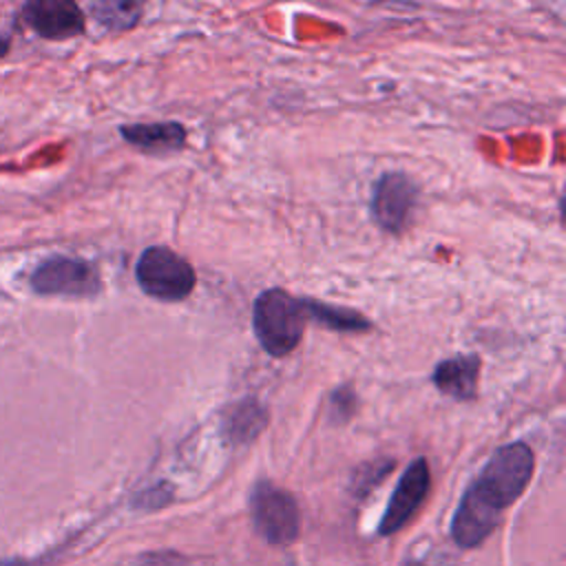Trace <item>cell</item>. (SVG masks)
<instances>
[{
    "label": "cell",
    "instance_id": "1",
    "mask_svg": "<svg viewBox=\"0 0 566 566\" xmlns=\"http://www.w3.org/2000/svg\"><path fill=\"white\" fill-rule=\"evenodd\" d=\"M533 467V451L524 442H509L489 458L455 509L451 535L458 546L473 548L491 535L502 513L528 486Z\"/></svg>",
    "mask_w": 566,
    "mask_h": 566
},
{
    "label": "cell",
    "instance_id": "2",
    "mask_svg": "<svg viewBox=\"0 0 566 566\" xmlns=\"http://www.w3.org/2000/svg\"><path fill=\"white\" fill-rule=\"evenodd\" d=\"M307 312L303 298L281 287L263 290L252 305V329L259 345L274 358L287 356L301 343Z\"/></svg>",
    "mask_w": 566,
    "mask_h": 566
},
{
    "label": "cell",
    "instance_id": "3",
    "mask_svg": "<svg viewBox=\"0 0 566 566\" xmlns=\"http://www.w3.org/2000/svg\"><path fill=\"white\" fill-rule=\"evenodd\" d=\"M135 279L144 294L168 303L188 298L197 283L192 265L166 245H148L139 254Z\"/></svg>",
    "mask_w": 566,
    "mask_h": 566
},
{
    "label": "cell",
    "instance_id": "4",
    "mask_svg": "<svg viewBox=\"0 0 566 566\" xmlns=\"http://www.w3.org/2000/svg\"><path fill=\"white\" fill-rule=\"evenodd\" d=\"M250 513L254 528L265 542L285 546L298 537V506L285 489L268 480L256 482L250 493Z\"/></svg>",
    "mask_w": 566,
    "mask_h": 566
},
{
    "label": "cell",
    "instance_id": "5",
    "mask_svg": "<svg viewBox=\"0 0 566 566\" xmlns=\"http://www.w3.org/2000/svg\"><path fill=\"white\" fill-rule=\"evenodd\" d=\"M31 287L46 296H95L102 290L99 272L84 259L51 256L31 274Z\"/></svg>",
    "mask_w": 566,
    "mask_h": 566
},
{
    "label": "cell",
    "instance_id": "6",
    "mask_svg": "<svg viewBox=\"0 0 566 566\" xmlns=\"http://www.w3.org/2000/svg\"><path fill=\"white\" fill-rule=\"evenodd\" d=\"M418 184L405 172H385L371 190L369 210L374 221L391 234H400L418 206Z\"/></svg>",
    "mask_w": 566,
    "mask_h": 566
},
{
    "label": "cell",
    "instance_id": "7",
    "mask_svg": "<svg viewBox=\"0 0 566 566\" xmlns=\"http://www.w3.org/2000/svg\"><path fill=\"white\" fill-rule=\"evenodd\" d=\"M429 484H431L429 464L424 458H416L405 469L402 478L398 480V484L389 497V504L382 513V520L378 524V533L380 535L398 533L424 502V497L429 493Z\"/></svg>",
    "mask_w": 566,
    "mask_h": 566
},
{
    "label": "cell",
    "instance_id": "8",
    "mask_svg": "<svg viewBox=\"0 0 566 566\" xmlns=\"http://www.w3.org/2000/svg\"><path fill=\"white\" fill-rule=\"evenodd\" d=\"M22 15L35 33L49 40H66L84 31V13L71 0H31Z\"/></svg>",
    "mask_w": 566,
    "mask_h": 566
},
{
    "label": "cell",
    "instance_id": "9",
    "mask_svg": "<svg viewBox=\"0 0 566 566\" xmlns=\"http://www.w3.org/2000/svg\"><path fill=\"white\" fill-rule=\"evenodd\" d=\"M478 376L480 356L458 354L440 360L431 374V380L444 396H451L455 400H473L478 394Z\"/></svg>",
    "mask_w": 566,
    "mask_h": 566
},
{
    "label": "cell",
    "instance_id": "10",
    "mask_svg": "<svg viewBox=\"0 0 566 566\" xmlns=\"http://www.w3.org/2000/svg\"><path fill=\"white\" fill-rule=\"evenodd\" d=\"M119 135L142 153L168 155L186 146V128L179 122H146L119 126Z\"/></svg>",
    "mask_w": 566,
    "mask_h": 566
},
{
    "label": "cell",
    "instance_id": "11",
    "mask_svg": "<svg viewBox=\"0 0 566 566\" xmlns=\"http://www.w3.org/2000/svg\"><path fill=\"white\" fill-rule=\"evenodd\" d=\"M268 424V409L252 396L239 398L221 411V433L232 444L254 440Z\"/></svg>",
    "mask_w": 566,
    "mask_h": 566
},
{
    "label": "cell",
    "instance_id": "12",
    "mask_svg": "<svg viewBox=\"0 0 566 566\" xmlns=\"http://www.w3.org/2000/svg\"><path fill=\"white\" fill-rule=\"evenodd\" d=\"M303 303H305L307 318L321 323L323 327H329L336 332H369L371 329V323L354 310L336 307V305L314 301V298H303Z\"/></svg>",
    "mask_w": 566,
    "mask_h": 566
},
{
    "label": "cell",
    "instance_id": "13",
    "mask_svg": "<svg viewBox=\"0 0 566 566\" xmlns=\"http://www.w3.org/2000/svg\"><path fill=\"white\" fill-rule=\"evenodd\" d=\"M93 18L106 31H128L142 18V7L137 2H97L91 4Z\"/></svg>",
    "mask_w": 566,
    "mask_h": 566
},
{
    "label": "cell",
    "instance_id": "14",
    "mask_svg": "<svg viewBox=\"0 0 566 566\" xmlns=\"http://www.w3.org/2000/svg\"><path fill=\"white\" fill-rule=\"evenodd\" d=\"M329 407H332V411L336 413V418L347 420V418L354 413V409H356V394H354V389L347 387V385L336 387V389L332 391Z\"/></svg>",
    "mask_w": 566,
    "mask_h": 566
},
{
    "label": "cell",
    "instance_id": "15",
    "mask_svg": "<svg viewBox=\"0 0 566 566\" xmlns=\"http://www.w3.org/2000/svg\"><path fill=\"white\" fill-rule=\"evenodd\" d=\"M0 566H27L22 559H2Z\"/></svg>",
    "mask_w": 566,
    "mask_h": 566
},
{
    "label": "cell",
    "instance_id": "16",
    "mask_svg": "<svg viewBox=\"0 0 566 566\" xmlns=\"http://www.w3.org/2000/svg\"><path fill=\"white\" fill-rule=\"evenodd\" d=\"M7 49H9V40L0 35V55H4V53H7Z\"/></svg>",
    "mask_w": 566,
    "mask_h": 566
},
{
    "label": "cell",
    "instance_id": "17",
    "mask_svg": "<svg viewBox=\"0 0 566 566\" xmlns=\"http://www.w3.org/2000/svg\"><path fill=\"white\" fill-rule=\"evenodd\" d=\"M407 566H420V564H418V562H411V564H407Z\"/></svg>",
    "mask_w": 566,
    "mask_h": 566
}]
</instances>
